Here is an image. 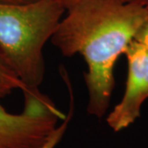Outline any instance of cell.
I'll use <instances>...</instances> for the list:
<instances>
[{"mask_svg":"<svg viewBox=\"0 0 148 148\" xmlns=\"http://www.w3.org/2000/svg\"><path fill=\"white\" fill-rule=\"evenodd\" d=\"M26 89L3 52L0 49V99L11 95L14 90Z\"/></svg>","mask_w":148,"mask_h":148,"instance_id":"obj_6","label":"cell"},{"mask_svg":"<svg viewBox=\"0 0 148 148\" xmlns=\"http://www.w3.org/2000/svg\"><path fill=\"white\" fill-rule=\"evenodd\" d=\"M66 12L58 0L0 3V49L27 89L44 82V48Z\"/></svg>","mask_w":148,"mask_h":148,"instance_id":"obj_2","label":"cell"},{"mask_svg":"<svg viewBox=\"0 0 148 148\" xmlns=\"http://www.w3.org/2000/svg\"><path fill=\"white\" fill-rule=\"evenodd\" d=\"M132 2L137 3L148 11V0H131Z\"/></svg>","mask_w":148,"mask_h":148,"instance_id":"obj_9","label":"cell"},{"mask_svg":"<svg viewBox=\"0 0 148 148\" xmlns=\"http://www.w3.org/2000/svg\"><path fill=\"white\" fill-rule=\"evenodd\" d=\"M36 0H0V3L3 4H22L34 2Z\"/></svg>","mask_w":148,"mask_h":148,"instance_id":"obj_8","label":"cell"},{"mask_svg":"<svg viewBox=\"0 0 148 148\" xmlns=\"http://www.w3.org/2000/svg\"><path fill=\"white\" fill-rule=\"evenodd\" d=\"M147 17L148 11L131 0H77L66 8L50 40L65 57L84 58L90 116L107 113L117 60Z\"/></svg>","mask_w":148,"mask_h":148,"instance_id":"obj_1","label":"cell"},{"mask_svg":"<svg viewBox=\"0 0 148 148\" xmlns=\"http://www.w3.org/2000/svg\"><path fill=\"white\" fill-rule=\"evenodd\" d=\"M134 40L142 44L148 50V17L139 27L134 36Z\"/></svg>","mask_w":148,"mask_h":148,"instance_id":"obj_7","label":"cell"},{"mask_svg":"<svg viewBox=\"0 0 148 148\" xmlns=\"http://www.w3.org/2000/svg\"><path fill=\"white\" fill-rule=\"evenodd\" d=\"M59 2H61L64 6H65V8H67L69 6H70L71 4H73L74 2H76L77 0H58Z\"/></svg>","mask_w":148,"mask_h":148,"instance_id":"obj_10","label":"cell"},{"mask_svg":"<svg viewBox=\"0 0 148 148\" xmlns=\"http://www.w3.org/2000/svg\"><path fill=\"white\" fill-rule=\"evenodd\" d=\"M60 72V76L62 77V79L65 83L66 88L68 90L69 95V112L66 114V117L64 120H62V123L57 126V127L54 129L51 135L49 136V138H48V140L45 143L43 144L42 146L40 148H55L56 146L58 143H60V141L62 140V138L64 136L65 132L67 131L68 127L69 126L70 122L72 121V119L73 116L74 114V106H75V101H74V92L73 89V85L71 82V80L69 77V75L67 72V70L64 69V67H60L59 69Z\"/></svg>","mask_w":148,"mask_h":148,"instance_id":"obj_5","label":"cell"},{"mask_svg":"<svg viewBox=\"0 0 148 148\" xmlns=\"http://www.w3.org/2000/svg\"><path fill=\"white\" fill-rule=\"evenodd\" d=\"M123 54L127 63L124 93L106 118L108 126L115 132L126 129L138 120L148 99L147 49L133 40Z\"/></svg>","mask_w":148,"mask_h":148,"instance_id":"obj_4","label":"cell"},{"mask_svg":"<svg viewBox=\"0 0 148 148\" xmlns=\"http://www.w3.org/2000/svg\"><path fill=\"white\" fill-rule=\"evenodd\" d=\"M60 116L40 97L24 99V109L13 114L0 104V148H40L58 126Z\"/></svg>","mask_w":148,"mask_h":148,"instance_id":"obj_3","label":"cell"}]
</instances>
